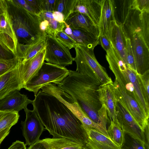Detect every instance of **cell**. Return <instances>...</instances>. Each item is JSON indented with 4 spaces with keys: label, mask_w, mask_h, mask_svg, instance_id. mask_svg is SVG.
I'll list each match as a JSON object with an SVG mask.
<instances>
[{
    "label": "cell",
    "mask_w": 149,
    "mask_h": 149,
    "mask_svg": "<svg viewBox=\"0 0 149 149\" xmlns=\"http://www.w3.org/2000/svg\"><path fill=\"white\" fill-rule=\"evenodd\" d=\"M41 89L42 92L55 96L66 106L80 120L85 129L93 128L100 132L102 131L103 128L92 120L71 96L56 84H48Z\"/></svg>",
    "instance_id": "ba28073f"
},
{
    "label": "cell",
    "mask_w": 149,
    "mask_h": 149,
    "mask_svg": "<svg viewBox=\"0 0 149 149\" xmlns=\"http://www.w3.org/2000/svg\"><path fill=\"white\" fill-rule=\"evenodd\" d=\"M69 71L68 76L57 86L71 96L92 120L104 128L98 113L102 105L98 92L101 84L85 74Z\"/></svg>",
    "instance_id": "7a4b0ae2"
},
{
    "label": "cell",
    "mask_w": 149,
    "mask_h": 149,
    "mask_svg": "<svg viewBox=\"0 0 149 149\" xmlns=\"http://www.w3.org/2000/svg\"><path fill=\"white\" fill-rule=\"evenodd\" d=\"M132 0H113L114 16L116 22L122 25L131 8Z\"/></svg>",
    "instance_id": "484cf974"
},
{
    "label": "cell",
    "mask_w": 149,
    "mask_h": 149,
    "mask_svg": "<svg viewBox=\"0 0 149 149\" xmlns=\"http://www.w3.org/2000/svg\"><path fill=\"white\" fill-rule=\"evenodd\" d=\"M115 21L113 0H102L98 25L100 35L106 36L109 39L111 24Z\"/></svg>",
    "instance_id": "44dd1931"
},
{
    "label": "cell",
    "mask_w": 149,
    "mask_h": 149,
    "mask_svg": "<svg viewBox=\"0 0 149 149\" xmlns=\"http://www.w3.org/2000/svg\"><path fill=\"white\" fill-rule=\"evenodd\" d=\"M19 117L17 112L0 111V132L10 128L17 122Z\"/></svg>",
    "instance_id": "f1b7e54d"
},
{
    "label": "cell",
    "mask_w": 149,
    "mask_h": 149,
    "mask_svg": "<svg viewBox=\"0 0 149 149\" xmlns=\"http://www.w3.org/2000/svg\"><path fill=\"white\" fill-rule=\"evenodd\" d=\"M65 22L71 29L82 30L97 37H99L100 31L98 27L85 15L73 11Z\"/></svg>",
    "instance_id": "2e32d148"
},
{
    "label": "cell",
    "mask_w": 149,
    "mask_h": 149,
    "mask_svg": "<svg viewBox=\"0 0 149 149\" xmlns=\"http://www.w3.org/2000/svg\"><path fill=\"white\" fill-rule=\"evenodd\" d=\"M149 123L144 129V145L146 149H149Z\"/></svg>",
    "instance_id": "7bdbcfd3"
},
{
    "label": "cell",
    "mask_w": 149,
    "mask_h": 149,
    "mask_svg": "<svg viewBox=\"0 0 149 149\" xmlns=\"http://www.w3.org/2000/svg\"><path fill=\"white\" fill-rule=\"evenodd\" d=\"M120 148L121 149H146L143 142L126 133L124 143Z\"/></svg>",
    "instance_id": "4dcf8cb0"
},
{
    "label": "cell",
    "mask_w": 149,
    "mask_h": 149,
    "mask_svg": "<svg viewBox=\"0 0 149 149\" xmlns=\"http://www.w3.org/2000/svg\"><path fill=\"white\" fill-rule=\"evenodd\" d=\"M100 102L102 105L104 104L110 121L118 122L116 116V100L114 92L113 83L100 85L98 90Z\"/></svg>",
    "instance_id": "e0dca14e"
},
{
    "label": "cell",
    "mask_w": 149,
    "mask_h": 149,
    "mask_svg": "<svg viewBox=\"0 0 149 149\" xmlns=\"http://www.w3.org/2000/svg\"><path fill=\"white\" fill-rule=\"evenodd\" d=\"M88 136L87 147L90 149H121L109 138L93 128L85 129Z\"/></svg>",
    "instance_id": "d6986e66"
},
{
    "label": "cell",
    "mask_w": 149,
    "mask_h": 149,
    "mask_svg": "<svg viewBox=\"0 0 149 149\" xmlns=\"http://www.w3.org/2000/svg\"><path fill=\"white\" fill-rule=\"evenodd\" d=\"M25 1L38 15L42 11L40 7L39 0H25Z\"/></svg>",
    "instance_id": "f35d334b"
},
{
    "label": "cell",
    "mask_w": 149,
    "mask_h": 149,
    "mask_svg": "<svg viewBox=\"0 0 149 149\" xmlns=\"http://www.w3.org/2000/svg\"><path fill=\"white\" fill-rule=\"evenodd\" d=\"M99 40L100 43L106 51V53L111 49L112 45L109 39L107 36L100 34L99 37Z\"/></svg>",
    "instance_id": "8d00e7d4"
},
{
    "label": "cell",
    "mask_w": 149,
    "mask_h": 149,
    "mask_svg": "<svg viewBox=\"0 0 149 149\" xmlns=\"http://www.w3.org/2000/svg\"><path fill=\"white\" fill-rule=\"evenodd\" d=\"M107 129L110 139L116 145L121 148L125 139V132L118 121L114 123L112 120Z\"/></svg>",
    "instance_id": "4316f807"
},
{
    "label": "cell",
    "mask_w": 149,
    "mask_h": 149,
    "mask_svg": "<svg viewBox=\"0 0 149 149\" xmlns=\"http://www.w3.org/2000/svg\"><path fill=\"white\" fill-rule=\"evenodd\" d=\"M46 39L45 36L35 42L28 45H18L17 56L22 59L24 63L35 56L45 48Z\"/></svg>",
    "instance_id": "603a6c76"
},
{
    "label": "cell",
    "mask_w": 149,
    "mask_h": 149,
    "mask_svg": "<svg viewBox=\"0 0 149 149\" xmlns=\"http://www.w3.org/2000/svg\"><path fill=\"white\" fill-rule=\"evenodd\" d=\"M56 1V0H39L42 11H55Z\"/></svg>",
    "instance_id": "d590c367"
},
{
    "label": "cell",
    "mask_w": 149,
    "mask_h": 149,
    "mask_svg": "<svg viewBox=\"0 0 149 149\" xmlns=\"http://www.w3.org/2000/svg\"><path fill=\"white\" fill-rule=\"evenodd\" d=\"M45 48L35 56L24 63L21 59L17 68L23 88L25 84L38 72L44 62Z\"/></svg>",
    "instance_id": "5bb4252c"
},
{
    "label": "cell",
    "mask_w": 149,
    "mask_h": 149,
    "mask_svg": "<svg viewBox=\"0 0 149 149\" xmlns=\"http://www.w3.org/2000/svg\"><path fill=\"white\" fill-rule=\"evenodd\" d=\"M102 0H78L74 11L87 16L98 26Z\"/></svg>",
    "instance_id": "ac0fdd59"
},
{
    "label": "cell",
    "mask_w": 149,
    "mask_h": 149,
    "mask_svg": "<svg viewBox=\"0 0 149 149\" xmlns=\"http://www.w3.org/2000/svg\"><path fill=\"white\" fill-rule=\"evenodd\" d=\"M78 0H56V10L63 15L65 22L74 10Z\"/></svg>",
    "instance_id": "f546056e"
},
{
    "label": "cell",
    "mask_w": 149,
    "mask_h": 149,
    "mask_svg": "<svg viewBox=\"0 0 149 149\" xmlns=\"http://www.w3.org/2000/svg\"><path fill=\"white\" fill-rule=\"evenodd\" d=\"M6 1L17 45L30 44L45 36L40 29V20L38 15L28 11L15 0Z\"/></svg>",
    "instance_id": "5b68a950"
},
{
    "label": "cell",
    "mask_w": 149,
    "mask_h": 149,
    "mask_svg": "<svg viewBox=\"0 0 149 149\" xmlns=\"http://www.w3.org/2000/svg\"><path fill=\"white\" fill-rule=\"evenodd\" d=\"M126 59L127 66L131 69L137 72L136 66L130 41L126 38Z\"/></svg>",
    "instance_id": "836d02e7"
},
{
    "label": "cell",
    "mask_w": 149,
    "mask_h": 149,
    "mask_svg": "<svg viewBox=\"0 0 149 149\" xmlns=\"http://www.w3.org/2000/svg\"><path fill=\"white\" fill-rule=\"evenodd\" d=\"M16 56L12 53L5 49L0 44V59H11Z\"/></svg>",
    "instance_id": "74e56055"
},
{
    "label": "cell",
    "mask_w": 149,
    "mask_h": 149,
    "mask_svg": "<svg viewBox=\"0 0 149 149\" xmlns=\"http://www.w3.org/2000/svg\"><path fill=\"white\" fill-rule=\"evenodd\" d=\"M24 142L17 140L13 142L8 149H27Z\"/></svg>",
    "instance_id": "b9f144b4"
},
{
    "label": "cell",
    "mask_w": 149,
    "mask_h": 149,
    "mask_svg": "<svg viewBox=\"0 0 149 149\" xmlns=\"http://www.w3.org/2000/svg\"><path fill=\"white\" fill-rule=\"evenodd\" d=\"M10 128H7L0 132V145L4 139L9 134Z\"/></svg>",
    "instance_id": "bcb514c9"
},
{
    "label": "cell",
    "mask_w": 149,
    "mask_h": 149,
    "mask_svg": "<svg viewBox=\"0 0 149 149\" xmlns=\"http://www.w3.org/2000/svg\"><path fill=\"white\" fill-rule=\"evenodd\" d=\"M74 48L76 56L73 61L76 64V72L87 75L101 84L113 83L105 68L97 60L94 49L79 45H76Z\"/></svg>",
    "instance_id": "8992f818"
},
{
    "label": "cell",
    "mask_w": 149,
    "mask_h": 149,
    "mask_svg": "<svg viewBox=\"0 0 149 149\" xmlns=\"http://www.w3.org/2000/svg\"><path fill=\"white\" fill-rule=\"evenodd\" d=\"M116 108L117 120L125 132L141 141L144 145V132L133 118L116 100Z\"/></svg>",
    "instance_id": "4fadbf2b"
},
{
    "label": "cell",
    "mask_w": 149,
    "mask_h": 149,
    "mask_svg": "<svg viewBox=\"0 0 149 149\" xmlns=\"http://www.w3.org/2000/svg\"><path fill=\"white\" fill-rule=\"evenodd\" d=\"M44 61L47 63L65 67L71 65L73 58L70 49L59 42L54 36L46 35Z\"/></svg>",
    "instance_id": "8fae6325"
},
{
    "label": "cell",
    "mask_w": 149,
    "mask_h": 149,
    "mask_svg": "<svg viewBox=\"0 0 149 149\" xmlns=\"http://www.w3.org/2000/svg\"><path fill=\"white\" fill-rule=\"evenodd\" d=\"M118 54L114 49L107 53L106 58L115 80L138 102L149 117V95L143 86L139 74L128 68L124 63H118Z\"/></svg>",
    "instance_id": "277c9868"
},
{
    "label": "cell",
    "mask_w": 149,
    "mask_h": 149,
    "mask_svg": "<svg viewBox=\"0 0 149 149\" xmlns=\"http://www.w3.org/2000/svg\"><path fill=\"white\" fill-rule=\"evenodd\" d=\"M21 59L17 56L11 59H0V76L16 68Z\"/></svg>",
    "instance_id": "1f68e13d"
},
{
    "label": "cell",
    "mask_w": 149,
    "mask_h": 149,
    "mask_svg": "<svg viewBox=\"0 0 149 149\" xmlns=\"http://www.w3.org/2000/svg\"><path fill=\"white\" fill-rule=\"evenodd\" d=\"M71 29L72 33L69 36L76 42L77 45L94 49L100 44L99 38L92 34L81 29Z\"/></svg>",
    "instance_id": "cb8c5ba5"
},
{
    "label": "cell",
    "mask_w": 149,
    "mask_h": 149,
    "mask_svg": "<svg viewBox=\"0 0 149 149\" xmlns=\"http://www.w3.org/2000/svg\"><path fill=\"white\" fill-rule=\"evenodd\" d=\"M54 37L59 42L70 50L74 48L77 45L76 42L63 31L56 32Z\"/></svg>",
    "instance_id": "d6a6232c"
},
{
    "label": "cell",
    "mask_w": 149,
    "mask_h": 149,
    "mask_svg": "<svg viewBox=\"0 0 149 149\" xmlns=\"http://www.w3.org/2000/svg\"><path fill=\"white\" fill-rule=\"evenodd\" d=\"M122 26L130 41L137 72L142 75L149 70V11L131 7Z\"/></svg>",
    "instance_id": "3957f363"
},
{
    "label": "cell",
    "mask_w": 149,
    "mask_h": 149,
    "mask_svg": "<svg viewBox=\"0 0 149 149\" xmlns=\"http://www.w3.org/2000/svg\"><path fill=\"white\" fill-rule=\"evenodd\" d=\"M131 7L142 12L149 11V0H132Z\"/></svg>",
    "instance_id": "e575fe53"
},
{
    "label": "cell",
    "mask_w": 149,
    "mask_h": 149,
    "mask_svg": "<svg viewBox=\"0 0 149 149\" xmlns=\"http://www.w3.org/2000/svg\"><path fill=\"white\" fill-rule=\"evenodd\" d=\"M84 149H89V148H85Z\"/></svg>",
    "instance_id": "7dc6e473"
},
{
    "label": "cell",
    "mask_w": 149,
    "mask_h": 149,
    "mask_svg": "<svg viewBox=\"0 0 149 149\" xmlns=\"http://www.w3.org/2000/svg\"><path fill=\"white\" fill-rule=\"evenodd\" d=\"M0 44L17 56L18 42L8 13L6 0H0Z\"/></svg>",
    "instance_id": "30bf717a"
},
{
    "label": "cell",
    "mask_w": 149,
    "mask_h": 149,
    "mask_svg": "<svg viewBox=\"0 0 149 149\" xmlns=\"http://www.w3.org/2000/svg\"><path fill=\"white\" fill-rule=\"evenodd\" d=\"M109 39L113 47L127 65L126 38L122 25L116 21L111 24Z\"/></svg>",
    "instance_id": "ffe728a7"
},
{
    "label": "cell",
    "mask_w": 149,
    "mask_h": 149,
    "mask_svg": "<svg viewBox=\"0 0 149 149\" xmlns=\"http://www.w3.org/2000/svg\"><path fill=\"white\" fill-rule=\"evenodd\" d=\"M22 88L17 67L0 76V99L13 91Z\"/></svg>",
    "instance_id": "7402d4cb"
},
{
    "label": "cell",
    "mask_w": 149,
    "mask_h": 149,
    "mask_svg": "<svg viewBox=\"0 0 149 149\" xmlns=\"http://www.w3.org/2000/svg\"><path fill=\"white\" fill-rule=\"evenodd\" d=\"M113 85L116 100L126 109L144 132L149 123V117L135 99L122 88L115 79Z\"/></svg>",
    "instance_id": "9c48e42d"
},
{
    "label": "cell",
    "mask_w": 149,
    "mask_h": 149,
    "mask_svg": "<svg viewBox=\"0 0 149 149\" xmlns=\"http://www.w3.org/2000/svg\"><path fill=\"white\" fill-rule=\"evenodd\" d=\"M38 15L40 19L46 20L48 22L49 30L46 35L54 36L56 32L63 31L65 26V22L61 23L55 20L52 12L42 11Z\"/></svg>",
    "instance_id": "83f0119b"
},
{
    "label": "cell",
    "mask_w": 149,
    "mask_h": 149,
    "mask_svg": "<svg viewBox=\"0 0 149 149\" xmlns=\"http://www.w3.org/2000/svg\"><path fill=\"white\" fill-rule=\"evenodd\" d=\"M15 1L28 11L37 15L36 12L27 3L25 0H15Z\"/></svg>",
    "instance_id": "ee69618b"
},
{
    "label": "cell",
    "mask_w": 149,
    "mask_h": 149,
    "mask_svg": "<svg viewBox=\"0 0 149 149\" xmlns=\"http://www.w3.org/2000/svg\"><path fill=\"white\" fill-rule=\"evenodd\" d=\"M47 144L49 149H84L83 144L64 138H45L43 139Z\"/></svg>",
    "instance_id": "d4e9b609"
},
{
    "label": "cell",
    "mask_w": 149,
    "mask_h": 149,
    "mask_svg": "<svg viewBox=\"0 0 149 149\" xmlns=\"http://www.w3.org/2000/svg\"><path fill=\"white\" fill-rule=\"evenodd\" d=\"M24 110L26 118L24 121H21V129L26 145L30 146L39 140L45 128L34 109L31 110L26 107Z\"/></svg>",
    "instance_id": "7c38bea8"
},
{
    "label": "cell",
    "mask_w": 149,
    "mask_h": 149,
    "mask_svg": "<svg viewBox=\"0 0 149 149\" xmlns=\"http://www.w3.org/2000/svg\"><path fill=\"white\" fill-rule=\"evenodd\" d=\"M19 90L13 91L0 99V111L18 112L27 107L33 100L29 99L27 95L21 94Z\"/></svg>",
    "instance_id": "9a60e30c"
},
{
    "label": "cell",
    "mask_w": 149,
    "mask_h": 149,
    "mask_svg": "<svg viewBox=\"0 0 149 149\" xmlns=\"http://www.w3.org/2000/svg\"><path fill=\"white\" fill-rule=\"evenodd\" d=\"M32 104L53 138H67L87 147L88 135L82 123L56 97L40 90Z\"/></svg>",
    "instance_id": "6da1fadb"
},
{
    "label": "cell",
    "mask_w": 149,
    "mask_h": 149,
    "mask_svg": "<svg viewBox=\"0 0 149 149\" xmlns=\"http://www.w3.org/2000/svg\"><path fill=\"white\" fill-rule=\"evenodd\" d=\"M53 16L56 21L61 23L65 22L63 16L61 13L55 11L53 12Z\"/></svg>",
    "instance_id": "f6af8a7d"
},
{
    "label": "cell",
    "mask_w": 149,
    "mask_h": 149,
    "mask_svg": "<svg viewBox=\"0 0 149 149\" xmlns=\"http://www.w3.org/2000/svg\"><path fill=\"white\" fill-rule=\"evenodd\" d=\"M27 149H49V148L47 143L42 139L30 145Z\"/></svg>",
    "instance_id": "60d3db41"
},
{
    "label": "cell",
    "mask_w": 149,
    "mask_h": 149,
    "mask_svg": "<svg viewBox=\"0 0 149 149\" xmlns=\"http://www.w3.org/2000/svg\"><path fill=\"white\" fill-rule=\"evenodd\" d=\"M143 86L148 95H149V70L142 75L139 74Z\"/></svg>",
    "instance_id": "ab89813d"
},
{
    "label": "cell",
    "mask_w": 149,
    "mask_h": 149,
    "mask_svg": "<svg viewBox=\"0 0 149 149\" xmlns=\"http://www.w3.org/2000/svg\"><path fill=\"white\" fill-rule=\"evenodd\" d=\"M66 68L44 62L38 72L24 85V88L33 92L35 96L48 84L59 85L69 73Z\"/></svg>",
    "instance_id": "52a82bcc"
}]
</instances>
